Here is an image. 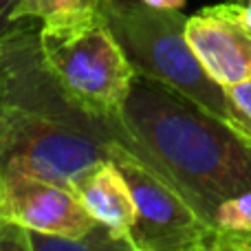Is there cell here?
<instances>
[{
	"label": "cell",
	"instance_id": "12",
	"mask_svg": "<svg viewBox=\"0 0 251 251\" xmlns=\"http://www.w3.org/2000/svg\"><path fill=\"white\" fill-rule=\"evenodd\" d=\"M13 4H16V0H0V35L7 33L13 26L11 20H9V13H11Z\"/></svg>",
	"mask_w": 251,
	"mask_h": 251
},
{
	"label": "cell",
	"instance_id": "5",
	"mask_svg": "<svg viewBox=\"0 0 251 251\" xmlns=\"http://www.w3.org/2000/svg\"><path fill=\"white\" fill-rule=\"evenodd\" d=\"M0 218L55 236H84L100 225L73 190L20 172L2 174Z\"/></svg>",
	"mask_w": 251,
	"mask_h": 251
},
{
	"label": "cell",
	"instance_id": "14",
	"mask_svg": "<svg viewBox=\"0 0 251 251\" xmlns=\"http://www.w3.org/2000/svg\"><path fill=\"white\" fill-rule=\"evenodd\" d=\"M231 2H236V4H247V2H251V0H231Z\"/></svg>",
	"mask_w": 251,
	"mask_h": 251
},
{
	"label": "cell",
	"instance_id": "1",
	"mask_svg": "<svg viewBox=\"0 0 251 251\" xmlns=\"http://www.w3.org/2000/svg\"><path fill=\"white\" fill-rule=\"evenodd\" d=\"M117 143L159 172L207 223L251 192V143L178 91L134 75L117 110Z\"/></svg>",
	"mask_w": 251,
	"mask_h": 251
},
{
	"label": "cell",
	"instance_id": "10",
	"mask_svg": "<svg viewBox=\"0 0 251 251\" xmlns=\"http://www.w3.org/2000/svg\"><path fill=\"white\" fill-rule=\"evenodd\" d=\"M86 4H91V0H16L11 13H9V20L11 25L22 20H44L55 13L82 9Z\"/></svg>",
	"mask_w": 251,
	"mask_h": 251
},
{
	"label": "cell",
	"instance_id": "6",
	"mask_svg": "<svg viewBox=\"0 0 251 251\" xmlns=\"http://www.w3.org/2000/svg\"><path fill=\"white\" fill-rule=\"evenodd\" d=\"M185 38L205 73L223 88L251 75V31L243 22V4L205 7L187 18Z\"/></svg>",
	"mask_w": 251,
	"mask_h": 251
},
{
	"label": "cell",
	"instance_id": "13",
	"mask_svg": "<svg viewBox=\"0 0 251 251\" xmlns=\"http://www.w3.org/2000/svg\"><path fill=\"white\" fill-rule=\"evenodd\" d=\"M143 2L152 4V7H159V9H183L187 0H143Z\"/></svg>",
	"mask_w": 251,
	"mask_h": 251
},
{
	"label": "cell",
	"instance_id": "7",
	"mask_svg": "<svg viewBox=\"0 0 251 251\" xmlns=\"http://www.w3.org/2000/svg\"><path fill=\"white\" fill-rule=\"evenodd\" d=\"M73 192L97 223L130 243L137 207L128 181L113 159H104L86 170L73 185Z\"/></svg>",
	"mask_w": 251,
	"mask_h": 251
},
{
	"label": "cell",
	"instance_id": "8",
	"mask_svg": "<svg viewBox=\"0 0 251 251\" xmlns=\"http://www.w3.org/2000/svg\"><path fill=\"white\" fill-rule=\"evenodd\" d=\"M29 243L31 251H134L128 240L115 236L101 223L84 236H55L29 231Z\"/></svg>",
	"mask_w": 251,
	"mask_h": 251
},
{
	"label": "cell",
	"instance_id": "3",
	"mask_svg": "<svg viewBox=\"0 0 251 251\" xmlns=\"http://www.w3.org/2000/svg\"><path fill=\"white\" fill-rule=\"evenodd\" d=\"M38 42L47 69L75 104L97 117L117 115L137 73L93 4L44 18Z\"/></svg>",
	"mask_w": 251,
	"mask_h": 251
},
{
	"label": "cell",
	"instance_id": "4",
	"mask_svg": "<svg viewBox=\"0 0 251 251\" xmlns=\"http://www.w3.org/2000/svg\"><path fill=\"white\" fill-rule=\"evenodd\" d=\"M110 159L128 181L137 207L130 229L134 251H212L207 223L159 172L122 143H113Z\"/></svg>",
	"mask_w": 251,
	"mask_h": 251
},
{
	"label": "cell",
	"instance_id": "2",
	"mask_svg": "<svg viewBox=\"0 0 251 251\" xmlns=\"http://www.w3.org/2000/svg\"><path fill=\"white\" fill-rule=\"evenodd\" d=\"M91 4L101 13L134 73L174 88L229 124L225 88L205 73L190 49L187 16L181 9H159L143 0H91Z\"/></svg>",
	"mask_w": 251,
	"mask_h": 251
},
{
	"label": "cell",
	"instance_id": "9",
	"mask_svg": "<svg viewBox=\"0 0 251 251\" xmlns=\"http://www.w3.org/2000/svg\"><path fill=\"white\" fill-rule=\"evenodd\" d=\"M229 126L251 143V75L243 82L225 88Z\"/></svg>",
	"mask_w": 251,
	"mask_h": 251
},
{
	"label": "cell",
	"instance_id": "15",
	"mask_svg": "<svg viewBox=\"0 0 251 251\" xmlns=\"http://www.w3.org/2000/svg\"><path fill=\"white\" fill-rule=\"evenodd\" d=\"M0 183H2V170H0Z\"/></svg>",
	"mask_w": 251,
	"mask_h": 251
},
{
	"label": "cell",
	"instance_id": "11",
	"mask_svg": "<svg viewBox=\"0 0 251 251\" xmlns=\"http://www.w3.org/2000/svg\"><path fill=\"white\" fill-rule=\"evenodd\" d=\"M0 251H31L29 231L18 223L0 218Z\"/></svg>",
	"mask_w": 251,
	"mask_h": 251
}]
</instances>
